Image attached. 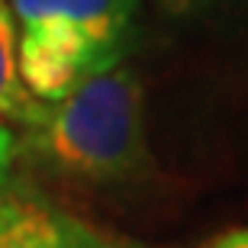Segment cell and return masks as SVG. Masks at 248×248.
I'll return each instance as SVG.
<instances>
[{"mask_svg": "<svg viewBox=\"0 0 248 248\" xmlns=\"http://www.w3.org/2000/svg\"><path fill=\"white\" fill-rule=\"evenodd\" d=\"M0 248H132L32 190H0Z\"/></svg>", "mask_w": 248, "mask_h": 248, "instance_id": "cell-3", "label": "cell"}, {"mask_svg": "<svg viewBox=\"0 0 248 248\" xmlns=\"http://www.w3.org/2000/svg\"><path fill=\"white\" fill-rule=\"evenodd\" d=\"M19 152V142H16V132L7 126V123H0V190L7 187V177H10V165H13V158Z\"/></svg>", "mask_w": 248, "mask_h": 248, "instance_id": "cell-6", "label": "cell"}, {"mask_svg": "<svg viewBox=\"0 0 248 248\" xmlns=\"http://www.w3.org/2000/svg\"><path fill=\"white\" fill-rule=\"evenodd\" d=\"M203 248H248V229H232V232H222V235L210 239Z\"/></svg>", "mask_w": 248, "mask_h": 248, "instance_id": "cell-7", "label": "cell"}, {"mask_svg": "<svg viewBox=\"0 0 248 248\" xmlns=\"http://www.w3.org/2000/svg\"><path fill=\"white\" fill-rule=\"evenodd\" d=\"M32 155L81 184H129L152 171L145 91L132 68H113L48 107L29 129Z\"/></svg>", "mask_w": 248, "mask_h": 248, "instance_id": "cell-1", "label": "cell"}, {"mask_svg": "<svg viewBox=\"0 0 248 248\" xmlns=\"http://www.w3.org/2000/svg\"><path fill=\"white\" fill-rule=\"evenodd\" d=\"M19 26H52L87 39L120 64L136 42L139 0H10Z\"/></svg>", "mask_w": 248, "mask_h": 248, "instance_id": "cell-2", "label": "cell"}, {"mask_svg": "<svg viewBox=\"0 0 248 248\" xmlns=\"http://www.w3.org/2000/svg\"><path fill=\"white\" fill-rule=\"evenodd\" d=\"M48 116V103L36 100L19 78V52H16V26L7 0H0V120L36 129Z\"/></svg>", "mask_w": 248, "mask_h": 248, "instance_id": "cell-4", "label": "cell"}, {"mask_svg": "<svg viewBox=\"0 0 248 248\" xmlns=\"http://www.w3.org/2000/svg\"><path fill=\"white\" fill-rule=\"evenodd\" d=\"M158 7L177 19L190 23H222L248 13V0H155Z\"/></svg>", "mask_w": 248, "mask_h": 248, "instance_id": "cell-5", "label": "cell"}]
</instances>
